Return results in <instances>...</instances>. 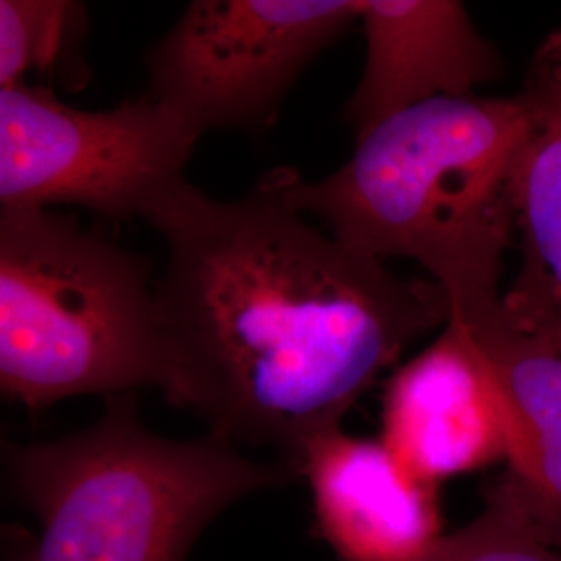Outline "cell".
<instances>
[{
	"label": "cell",
	"instance_id": "cell-14",
	"mask_svg": "<svg viewBox=\"0 0 561 561\" xmlns=\"http://www.w3.org/2000/svg\"><path fill=\"white\" fill-rule=\"evenodd\" d=\"M2 451H4V443L0 439V458H2Z\"/></svg>",
	"mask_w": 561,
	"mask_h": 561
},
{
	"label": "cell",
	"instance_id": "cell-13",
	"mask_svg": "<svg viewBox=\"0 0 561 561\" xmlns=\"http://www.w3.org/2000/svg\"><path fill=\"white\" fill-rule=\"evenodd\" d=\"M426 561H561V526L505 474L481 514L445 537Z\"/></svg>",
	"mask_w": 561,
	"mask_h": 561
},
{
	"label": "cell",
	"instance_id": "cell-7",
	"mask_svg": "<svg viewBox=\"0 0 561 561\" xmlns=\"http://www.w3.org/2000/svg\"><path fill=\"white\" fill-rule=\"evenodd\" d=\"M385 447L421 481L439 484L505 461L495 382L472 335L447 321L385 385Z\"/></svg>",
	"mask_w": 561,
	"mask_h": 561
},
{
	"label": "cell",
	"instance_id": "cell-4",
	"mask_svg": "<svg viewBox=\"0 0 561 561\" xmlns=\"http://www.w3.org/2000/svg\"><path fill=\"white\" fill-rule=\"evenodd\" d=\"M144 387L180 408L150 262L73 215L0 206V398L42 410Z\"/></svg>",
	"mask_w": 561,
	"mask_h": 561
},
{
	"label": "cell",
	"instance_id": "cell-3",
	"mask_svg": "<svg viewBox=\"0 0 561 561\" xmlns=\"http://www.w3.org/2000/svg\"><path fill=\"white\" fill-rule=\"evenodd\" d=\"M15 497L41 533L9 561H185L222 510L296 477L215 435L178 442L146 428L138 393L57 442L4 445Z\"/></svg>",
	"mask_w": 561,
	"mask_h": 561
},
{
	"label": "cell",
	"instance_id": "cell-2",
	"mask_svg": "<svg viewBox=\"0 0 561 561\" xmlns=\"http://www.w3.org/2000/svg\"><path fill=\"white\" fill-rule=\"evenodd\" d=\"M528 123L522 92L439 99L364 131L322 180L277 175L296 208L352 252L416 262L449 301V319L470 327L502 310L512 173Z\"/></svg>",
	"mask_w": 561,
	"mask_h": 561
},
{
	"label": "cell",
	"instance_id": "cell-10",
	"mask_svg": "<svg viewBox=\"0 0 561 561\" xmlns=\"http://www.w3.org/2000/svg\"><path fill=\"white\" fill-rule=\"evenodd\" d=\"M520 92L530 108L512 173L520 266L502 291V314L561 350V27L535 50Z\"/></svg>",
	"mask_w": 561,
	"mask_h": 561
},
{
	"label": "cell",
	"instance_id": "cell-5",
	"mask_svg": "<svg viewBox=\"0 0 561 561\" xmlns=\"http://www.w3.org/2000/svg\"><path fill=\"white\" fill-rule=\"evenodd\" d=\"M202 134L148 94L106 111L60 102L27 81L0 88V206H78L144 219L185 178Z\"/></svg>",
	"mask_w": 561,
	"mask_h": 561
},
{
	"label": "cell",
	"instance_id": "cell-11",
	"mask_svg": "<svg viewBox=\"0 0 561 561\" xmlns=\"http://www.w3.org/2000/svg\"><path fill=\"white\" fill-rule=\"evenodd\" d=\"M466 329L502 403L505 474L561 526V350L522 333L502 310Z\"/></svg>",
	"mask_w": 561,
	"mask_h": 561
},
{
	"label": "cell",
	"instance_id": "cell-8",
	"mask_svg": "<svg viewBox=\"0 0 561 561\" xmlns=\"http://www.w3.org/2000/svg\"><path fill=\"white\" fill-rule=\"evenodd\" d=\"M358 23L366 55L343 108L356 138L412 106L474 96L503 78L500 50L456 0H360Z\"/></svg>",
	"mask_w": 561,
	"mask_h": 561
},
{
	"label": "cell",
	"instance_id": "cell-6",
	"mask_svg": "<svg viewBox=\"0 0 561 561\" xmlns=\"http://www.w3.org/2000/svg\"><path fill=\"white\" fill-rule=\"evenodd\" d=\"M360 20V0H194L146 53V92L202 136L261 134L312 60Z\"/></svg>",
	"mask_w": 561,
	"mask_h": 561
},
{
	"label": "cell",
	"instance_id": "cell-1",
	"mask_svg": "<svg viewBox=\"0 0 561 561\" xmlns=\"http://www.w3.org/2000/svg\"><path fill=\"white\" fill-rule=\"evenodd\" d=\"M144 221L164 241L157 283L181 410L231 445H266L294 474L306 445L451 306L428 279H403L321 231L277 171L238 201L175 181Z\"/></svg>",
	"mask_w": 561,
	"mask_h": 561
},
{
	"label": "cell",
	"instance_id": "cell-12",
	"mask_svg": "<svg viewBox=\"0 0 561 561\" xmlns=\"http://www.w3.org/2000/svg\"><path fill=\"white\" fill-rule=\"evenodd\" d=\"M88 9L71 0H0V88L38 73L80 88Z\"/></svg>",
	"mask_w": 561,
	"mask_h": 561
},
{
	"label": "cell",
	"instance_id": "cell-9",
	"mask_svg": "<svg viewBox=\"0 0 561 561\" xmlns=\"http://www.w3.org/2000/svg\"><path fill=\"white\" fill-rule=\"evenodd\" d=\"M294 470L308 482L319 533L341 561H426L445 539L437 486L381 439L335 428L308 443Z\"/></svg>",
	"mask_w": 561,
	"mask_h": 561
}]
</instances>
